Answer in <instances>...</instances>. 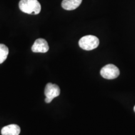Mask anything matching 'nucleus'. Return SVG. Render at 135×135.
Listing matches in <instances>:
<instances>
[{"label": "nucleus", "instance_id": "1", "mask_svg": "<svg viewBox=\"0 0 135 135\" xmlns=\"http://www.w3.org/2000/svg\"><path fill=\"white\" fill-rule=\"evenodd\" d=\"M19 8L23 13L30 15H38L41 11V4L38 0H21Z\"/></svg>", "mask_w": 135, "mask_h": 135}, {"label": "nucleus", "instance_id": "9", "mask_svg": "<svg viewBox=\"0 0 135 135\" xmlns=\"http://www.w3.org/2000/svg\"><path fill=\"white\" fill-rule=\"evenodd\" d=\"M51 101H52L51 99H49V98H46V99H45V102H46V103H50Z\"/></svg>", "mask_w": 135, "mask_h": 135}, {"label": "nucleus", "instance_id": "3", "mask_svg": "<svg viewBox=\"0 0 135 135\" xmlns=\"http://www.w3.org/2000/svg\"><path fill=\"white\" fill-rule=\"evenodd\" d=\"M119 70L117 66L112 64L105 65L101 68L100 74L101 76L107 80H113L119 76Z\"/></svg>", "mask_w": 135, "mask_h": 135}, {"label": "nucleus", "instance_id": "5", "mask_svg": "<svg viewBox=\"0 0 135 135\" xmlns=\"http://www.w3.org/2000/svg\"><path fill=\"white\" fill-rule=\"evenodd\" d=\"M32 51L34 53H46L49 50V45L45 39H37L31 47Z\"/></svg>", "mask_w": 135, "mask_h": 135}, {"label": "nucleus", "instance_id": "8", "mask_svg": "<svg viewBox=\"0 0 135 135\" xmlns=\"http://www.w3.org/2000/svg\"><path fill=\"white\" fill-rule=\"evenodd\" d=\"M9 50L6 45L0 44V64L3 63L7 58Z\"/></svg>", "mask_w": 135, "mask_h": 135}, {"label": "nucleus", "instance_id": "2", "mask_svg": "<svg viewBox=\"0 0 135 135\" xmlns=\"http://www.w3.org/2000/svg\"><path fill=\"white\" fill-rule=\"evenodd\" d=\"M99 44V39L93 35H87L82 37L79 41V46L83 50L91 51L97 48Z\"/></svg>", "mask_w": 135, "mask_h": 135}, {"label": "nucleus", "instance_id": "4", "mask_svg": "<svg viewBox=\"0 0 135 135\" xmlns=\"http://www.w3.org/2000/svg\"><path fill=\"white\" fill-rule=\"evenodd\" d=\"M45 94L46 98L53 100L55 98L58 97L60 94V88L57 84L49 83L45 87Z\"/></svg>", "mask_w": 135, "mask_h": 135}, {"label": "nucleus", "instance_id": "6", "mask_svg": "<svg viewBox=\"0 0 135 135\" xmlns=\"http://www.w3.org/2000/svg\"><path fill=\"white\" fill-rule=\"evenodd\" d=\"M21 132L20 127L17 124H9L3 127L1 129L2 135H19Z\"/></svg>", "mask_w": 135, "mask_h": 135}, {"label": "nucleus", "instance_id": "7", "mask_svg": "<svg viewBox=\"0 0 135 135\" xmlns=\"http://www.w3.org/2000/svg\"><path fill=\"white\" fill-rule=\"evenodd\" d=\"M82 2V0H63L61 6L65 10H74L78 8Z\"/></svg>", "mask_w": 135, "mask_h": 135}, {"label": "nucleus", "instance_id": "10", "mask_svg": "<svg viewBox=\"0 0 135 135\" xmlns=\"http://www.w3.org/2000/svg\"><path fill=\"white\" fill-rule=\"evenodd\" d=\"M134 111L135 112V106H134Z\"/></svg>", "mask_w": 135, "mask_h": 135}]
</instances>
